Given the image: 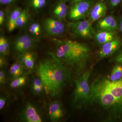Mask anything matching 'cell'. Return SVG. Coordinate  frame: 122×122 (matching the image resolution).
<instances>
[{"label": "cell", "mask_w": 122, "mask_h": 122, "mask_svg": "<svg viewBox=\"0 0 122 122\" xmlns=\"http://www.w3.org/2000/svg\"><path fill=\"white\" fill-rule=\"evenodd\" d=\"M40 61L38 66L39 78L46 92L52 97L60 94L69 74L64 65L55 56Z\"/></svg>", "instance_id": "1"}, {"label": "cell", "mask_w": 122, "mask_h": 122, "mask_svg": "<svg viewBox=\"0 0 122 122\" xmlns=\"http://www.w3.org/2000/svg\"><path fill=\"white\" fill-rule=\"evenodd\" d=\"M55 56L64 65L80 71L86 66L91 50L86 44L69 40L57 41Z\"/></svg>", "instance_id": "2"}, {"label": "cell", "mask_w": 122, "mask_h": 122, "mask_svg": "<svg viewBox=\"0 0 122 122\" xmlns=\"http://www.w3.org/2000/svg\"><path fill=\"white\" fill-rule=\"evenodd\" d=\"M91 73L90 70L86 71L76 81L73 102L77 106L81 107L91 102L90 86L89 83Z\"/></svg>", "instance_id": "3"}, {"label": "cell", "mask_w": 122, "mask_h": 122, "mask_svg": "<svg viewBox=\"0 0 122 122\" xmlns=\"http://www.w3.org/2000/svg\"><path fill=\"white\" fill-rule=\"evenodd\" d=\"M94 3L93 0H83L74 4L69 11V18L74 21L82 20L89 15Z\"/></svg>", "instance_id": "4"}, {"label": "cell", "mask_w": 122, "mask_h": 122, "mask_svg": "<svg viewBox=\"0 0 122 122\" xmlns=\"http://www.w3.org/2000/svg\"><path fill=\"white\" fill-rule=\"evenodd\" d=\"M114 96L120 107L122 114V78L112 81L109 79L103 78L97 81Z\"/></svg>", "instance_id": "5"}, {"label": "cell", "mask_w": 122, "mask_h": 122, "mask_svg": "<svg viewBox=\"0 0 122 122\" xmlns=\"http://www.w3.org/2000/svg\"><path fill=\"white\" fill-rule=\"evenodd\" d=\"M68 26L75 34L82 38H89L94 33L91 22L87 20H81L71 22Z\"/></svg>", "instance_id": "6"}, {"label": "cell", "mask_w": 122, "mask_h": 122, "mask_svg": "<svg viewBox=\"0 0 122 122\" xmlns=\"http://www.w3.org/2000/svg\"><path fill=\"white\" fill-rule=\"evenodd\" d=\"M44 27L46 32L52 36H58L65 32V25L61 20L56 19L48 18L44 22Z\"/></svg>", "instance_id": "7"}, {"label": "cell", "mask_w": 122, "mask_h": 122, "mask_svg": "<svg viewBox=\"0 0 122 122\" xmlns=\"http://www.w3.org/2000/svg\"><path fill=\"white\" fill-rule=\"evenodd\" d=\"M33 38L26 34L18 37L15 40L14 48L16 52L22 54L29 51L34 45Z\"/></svg>", "instance_id": "8"}, {"label": "cell", "mask_w": 122, "mask_h": 122, "mask_svg": "<svg viewBox=\"0 0 122 122\" xmlns=\"http://www.w3.org/2000/svg\"><path fill=\"white\" fill-rule=\"evenodd\" d=\"M107 7L102 0L94 5L89 14V21L93 23L103 18L106 14Z\"/></svg>", "instance_id": "9"}, {"label": "cell", "mask_w": 122, "mask_h": 122, "mask_svg": "<svg viewBox=\"0 0 122 122\" xmlns=\"http://www.w3.org/2000/svg\"><path fill=\"white\" fill-rule=\"evenodd\" d=\"M22 120L27 122H41L42 118L39 112L31 104L26 105L21 114Z\"/></svg>", "instance_id": "10"}, {"label": "cell", "mask_w": 122, "mask_h": 122, "mask_svg": "<svg viewBox=\"0 0 122 122\" xmlns=\"http://www.w3.org/2000/svg\"><path fill=\"white\" fill-rule=\"evenodd\" d=\"M121 44V40L116 38L103 44L99 53V57L103 58L113 54L119 48Z\"/></svg>", "instance_id": "11"}, {"label": "cell", "mask_w": 122, "mask_h": 122, "mask_svg": "<svg viewBox=\"0 0 122 122\" xmlns=\"http://www.w3.org/2000/svg\"><path fill=\"white\" fill-rule=\"evenodd\" d=\"M100 31L114 32L118 28L116 20L112 16H108L99 20L97 24Z\"/></svg>", "instance_id": "12"}, {"label": "cell", "mask_w": 122, "mask_h": 122, "mask_svg": "<svg viewBox=\"0 0 122 122\" xmlns=\"http://www.w3.org/2000/svg\"><path fill=\"white\" fill-rule=\"evenodd\" d=\"M49 115L52 122H56L62 117L63 115V110L59 102H53L50 105L49 108Z\"/></svg>", "instance_id": "13"}, {"label": "cell", "mask_w": 122, "mask_h": 122, "mask_svg": "<svg viewBox=\"0 0 122 122\" xmlns=\"http://www.w3.org/2000/svg\"><path fill=\"white\" fill-rule=\"evenodd\" d=\"M68 12V6L63 0L58 3L53 10V14L55 17L60 20L66 18Z\"/></svg>", "instance_id": "14"}, {"label": "cell", "mask_w": 122, "mask_h": 122, "mask_svg": "<svg viewBox=\"0 0 122 122\" xmlns=\"http://www.w3.org/2000/svg\"><path fill=\"white\" fill-rule=\"evenodd\" d=\"M115 38L114 32H113L100 31L95 35L96 41L98 44L102 45Z\"/></svg>", "instance_id": "15"}, {"label": "cell", "mask_w": 122, "mask_h": 122, "mask_svg": "<svg viewBox=\"0 0 122 122\" xmlns=\"http://www.w3.org/2000/svg\"><path fill=\"white\" fill-rule=\"evenodd\" d=\"M20 60L22 65L27 69H33L35 64V57L33 53L29 51L23 53L21 55Z\"/></svg>", "instance_id": "16"}, {"label": "cell", "mask_w": 122, "mask_h": 122, "mask_svg": "<svg viewBox=\"0 0 122 122\" xmlns=\"http://www.w3.org/2000/svg\"><path fill=\"white\" fill-rule=\"evenodd\" d=\"M22 11V10L20 8H17L11 13L9 17L7 25V28L9 32H12L16 28V22Z\"/></svg>", "instance_id": "17"}, {"label": "cell", "mask_w": 122, "mask_h": 122, "mask_svg": "<svg viewBox=\"0 0 122 122\" xmlns=\"http://www.w3.org/2000/svg\"><path fill=\"white\" fill-rule=\"evenodd\" d=\"M23 71V65L22 63L16 62L11 65L10 69V74L15 78L20 77Z\"/></svg>", "instance_id": "18"}, {"label": "cell", "mask_w": 122, "mask_h": 122, "mask_svg": "<svg viewBox=\"0 0 122 122\" xmlns=\"http://www.w3.org/2000/svg\"><path fill=\"white\" fill-rule=\"evenodd\" d=\"M122 78V65L119 64L114 66L110 78V81H114L119 80Z\"/></svg>", "instance_id": "19"}, {"label": "cell", "mask_w": 122, "mask_h": 122, "mask_svg": "<svg viewBox=\"0 0 122 122\" xmlns=\"http://www.w3.org/2000/svg\"><path fill=\"white\" fill-rule=\"evenodd\" d=\"M29 17V14L28 11L26 9L22 10L16 22V28L22 27L25 25L28 21Z\"/></svg>", "instance_id": "20"}, {"label": "cell", "mask_w": 122, "mask_h": 122, "mask_svg": "<svg viewBox=\"0 0 122 122\" xmlns=\"http://www.w3.org/2000/svg\"><path fill=\"white\" fill-rule=\"evenodd\" d=\"M9 45L8 41L4 36L0 37V53L1 55L4 56L9 52Z\"/></svg>", "instance_id": "21"}, {"label": "cell", "mask_w": 122, "mask_h": 122, "mask_svg": "<svg viewBox=\"0 0 122 122\" xmlns=\"http://www.w3.org/2000/svg\"><path fill=\"white\" fill-rule=\"evenodd\" d=\"M29 31L33 36L36 37L39 36L41 32V25L37 22H33L30 25L29 28Z\"/></svg>", "instance_id": "22"}, {"label": "cell", "mask_w": 122, "mask_h": 122, "mask_svg": "<svg viewBox=\"0 0 122 122\" xmlns=\"http://www.w3.org/2000/svg\"><path fill=\"white\" fill-rule=\"evenodd\" d=\"M46 2V0H30V5L34 9L38 10L44 8Z\"/></svg>", "instance_id": "23"}, {"label": "cell", "mask_w": 122, "mask_h": 122, "mask_svg": "<svg viewBox=\"0 0 122 122\" xmlns=\"http://www.w3.org/2000/svg\"><path fill=\"white\" fill-rule=\"evenodd\" d=\"M26 77L25 76H20L15 78L10 83V86L12 88H17L23 86L26 82Z\"/></svg>", "instance_id": "24"}, {"label": "cell", "mask_w": 122, "mask_h": 122, "mask_svg": "<svg viewBox=\"0 0 122 122\" xmlns=\"http://www.w3.org/2000/svg\"><path fill=\"white\" fill-rule=\"evenodd\" d=\"M32 86H33L41 87L42 88H44L43 83L40 78L34 79L33 81Z\"/></svg>", "instance_id": "25"}, {"label": "cell", "mask_w": 122, "mask_h": 122, "mask_svg": "<svg viewBox=\"0 0 122 122\" xmlns=\"http://www.w3.org/2000/svg\"><path fill=\"white\" fill-rule=\"evenodd\" d=\"M122 0H108L109 4L112 8H114L120 4Z\"/></svg>", "instance_id": "26"}, {"label": "cell", "mask_w": 122, "mask_h": 122, "mask_svg": "<svg viewBox=\"0 0 122 122\" xmlns=\"http://www.w3.org/2000/svg\"><path fill=\"white\" fill-rule=\"evenodd\" d=\"M115 61L118 64L122 65V51L119 53L115 57Z\"/></svg>", "instance_id": "27"}, {"label": "cell", "mask_w": 122, "mask_h": 122, "mask_svg": "<svg viewBox=\"0 0 122 122\" xmlns=\"http://www.w3.org/2000/svg\"><path fill=\"white\" fill-rule=\"evenodd\" d=\"M5 81V73L2 71H0V83L1 85H3Z\"/></svg>", "instance_id": "28"}, {"label": "cell", "mask_w": 122, "mask_h": 122, "mask_svg": "<svg viewBox=\"0 0 122 122\" xmlns=\"http://www.w3.org/2000/svg\"><path fill=\"white\" fill-rule=\"evenodd\" d=\"M5 20V14L2 10L0 11V25H2L4 22Z\"/></svg>", "instance_id": "29"}, {"label": "cell", "mask_w": 122, "mask_h": 122, "mask_svg": "<svg viewBox=\"0 0 122 122\" xmlns=\"http://www.w3.org/2000/svg\"><path fill=\"white\" fill-rule=\"evenodd\" d=\"M16 0H0V3L1 4L8 5L15 2Z\"/></svg>", "instance_id": "30"}, {"label": "cell", "mask_w": 122, "mask_h": 122, "mask_svg": "<svg viewBox=\"0 0 122 122\" xmlns=\"http://www.w3.org/2000/svg\"><path fill=\"white\" fill-rule=\"evenodd\" d=\"M6 100L4 97H1L0 98V110H2L5 105Z\"/></svg>", "instance_id": "31"}, {"label": "cell", "mask_w": 122, "mask_h": 122, "mask_svg": "<svg viewBox=\"0 0 122 122\" xmlns=\"http://www.w3.org/2000/svg\"><path fill=\"white\" fill-rule=\"evenodd\" d=\"M4 59L3 57H1L0 58V67H2L4 64Z\"/></svg>", "instance_id": "32"}, {"label": "cell", "mask_w": 122, "mask_h": 122, "mask_svg": "<svg viewBox=\"0 0 122 122\" xmlns=\"http://www.w3.org/2000/svg\"><path fill=\"white\" fill-rule=\"evenodd\" d=\"M119 28L120 31L122 32V20L120 22V24L119 25Z\"/></svg>", "instance_id": "33"}, {"label": "cell", "mask_w": 122, "mask_h": 122, "mask_svg": "<svg viewBox=\"0 0 122 122\" xmlns=\"http://www.w3.org/2000/svg\"><path fill=\"white\" fill-rule=\"evenodd\" d=\"M83 0H73V3H74V4H75V3H77V2H80V1Z\"/></svg>", "instance_id": "34"}, {"label": "cell", "mask_w": 122, "mask_h": 122, "mask_svg": "<svg viewBox=\"0 0 122 122\" xmlns=\"http://www.w3.org/2000/svg\"><path fill=\"white\" fill-rule=\"evenodd\" d=\"M63 1H64L65 2H66V1H73V0H63Z\"/></svg>", "instance_id": "35"}]
</instances>
